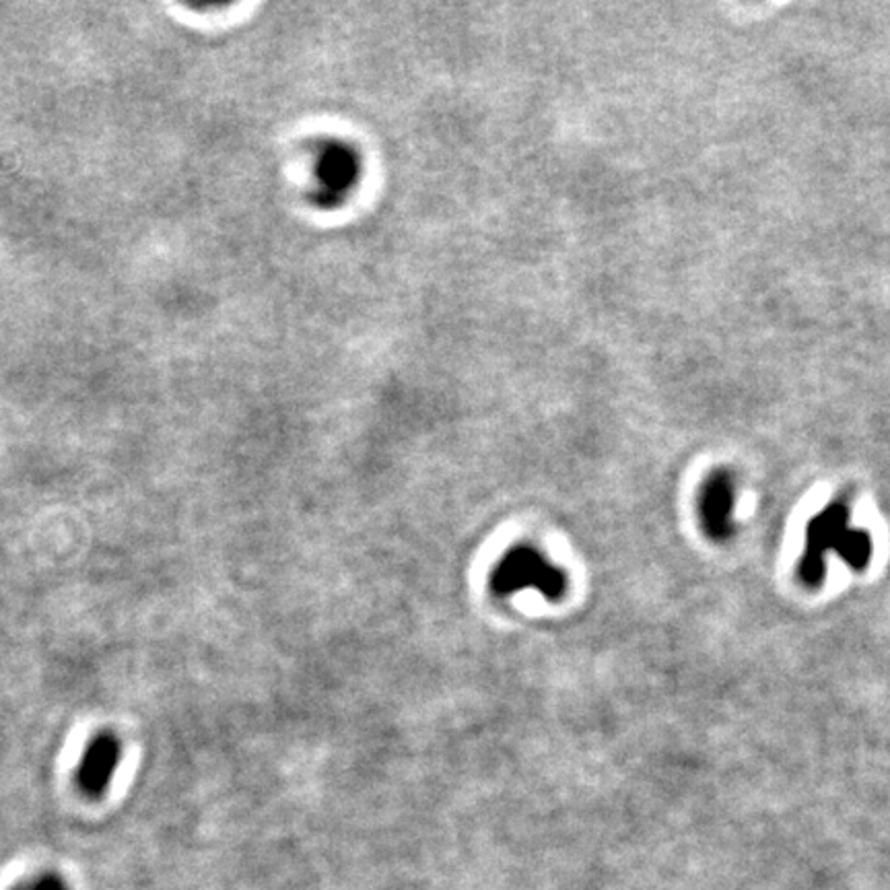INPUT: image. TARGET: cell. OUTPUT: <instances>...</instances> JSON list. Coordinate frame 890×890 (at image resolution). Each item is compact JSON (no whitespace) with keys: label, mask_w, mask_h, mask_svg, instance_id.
Segmentation results:
<instances>
[{"label":"cell","mask_w":890,"mask_h":890,"mask_svg":"<svg viewBox=\"0 0 890 890\" xmlns=\"http://www.w3.org/2000/svg\"><path fill=\"white\" fill-rule=\"evenodd\" d=\"M849 517L845 503H831L808 522L805 552L800 557V580L808 587H819L826 580V557L831 552L840 555L854 571L870 566L872 538L868 532L854 528Z\"/></svg>","instance_id":"cell-1"},{"label":"cell","mask_w":890,"mask_h":890,"mask_svg":"<svg viewBox=\"0 0 890 890\" xmlns=\"http://www.w3.org/2000/svg\"><path fill=\"white\" fill-rule=\"evenodd\" d=\"M491 590L497 596L507 598L524 590H536L547 600L563 598L567 575L563 569L552 566L538 548H510L491 573Z\"/></svg>","instance_id":"cell-2"},{"label":"cell","mask_w":890,"mask_h":890,"mask_svg":"<svg viewBox=\"0 0 890 890\" xmlns=\"http://www.w3.org/2000/svg\"><path fill=\"white\" fill-rule=\"evenodd\" d=\"M734 503L737 484L730 472H714L703 484L699 497V517L703 532L714 543H726L734 534Z\"/></svg>","instance_id":"cell-3"},{"label":"cell","mask_w":890,"mask_h":890,"mask_svg":"<svg viewBox=\"0 0 890 890\" xmlns=\"http://www.w3.org/2000/svg\"><path fill=\"white\" fill-rule=\"evenodd\" d=\"M122 749L118 738L112 734L91 740L85 753L81 754V763L77 769L79 788L87 796H102L110 788L116 771L121 767Z\"/></svg>","instance_id":"cell-4"},{"label":"cell","mask_w":890,"mask_h":890,"mask_svg":"<svg viewBox=\"0 0 890 890\" xmlns=\"http://www.w3.org/2000/svg\"><path fill=\"white\" fill-rule=\"evenodd\" d=\"M15 890H70L67 880L56 872L37 874Z\"/></svg>","instance_id":"cell-5"}]
</instances>
